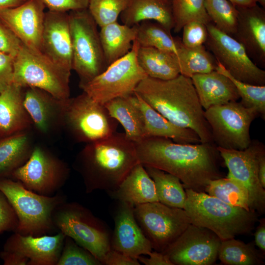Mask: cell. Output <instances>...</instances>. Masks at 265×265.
<instances>
[{
  "mask_svg": "<svg viewBox=\"0 0 265 265\" xmlns=\"http://www.w3.org/2000/svg\"><path fill=\"white\" fill-rule=\"evenodd\" d=\"M139 162L178 177L185 189L205 192L210 182L222 178L220 155L214 144H180L149 137L135 143Z\"/></svg>",
  "mask_w": 265,
  "mask_h": 265,
  "instance_id": "obj_1",
  "label": "cell"
},
{
  "mask_svg": "<svg viewBox=\"0 0 265 265\" xmlns=\"http://www.w3.org/2000/svg\"><path fill=\"white\" fill-rule=\"evenodd\" d=\"M134 92L175 125L193 130L201 143L214 144L191 78L181 74L167 80L147 76Z\"/></svg>",
  "mask_w": 265,
  "mask_h": 265,
  "instance_id": "obj_2",
  "label": "cell"
},
{
  "mask_svg": "<svg viewBox=\"0 0 265 265\" xmlns=\"http://www.w3.org/2000/svg\"><path fill=\"white\" fill-rule=\"evenodd\" d=\"M77 160L86 193L97 190H114L139 163L135 143L125 133L116 132L89 143Z\"/></svg>",
  "mask_w": 265,
  "mask_h": 265,
  "instance_id": "obj_3",
  "label": "cell"
},
{
  "mask_svg": "<svg viewBox=\"0 0 265 265\" xmlns=\"http://www.w3.org/2000/svg\"><path fill=\"white\" fill-rule=\"evenodd\" d=\"M185 191L183 209L191 223L209 229L221 240L249 234L259 221L255 211L231 206L205 192Z\"/></svg>",
  "mask_w": 265,
  "mask_h": 265,
  "instance_id": "obj_4",
  "label": "cell"
},
{
  "mask_svg": "<svg viewBox=\"0 0 265 265\" xmlns=\"http://www.w3.org/2000/svg\"><path fill=\"white\" fill-rule=\"evenodd\" d=\"M0 191L17 215L18 225L14 232L40 236L56 230L52 215L55 209L67 201L64 194L41 195L27 189L18 181L6 178H0Z\"/></svg>",
  "mask_w": 265,
  "mask_h": 265,
  "instance_id": "obj_5",
  "label": "cell"
},
{
  "mask_svg": "<svg viewBox=\"0 0 265 265\" xmlns=\"http://www.w3.org/2000/svg\"><path fill=\"white\" fill-rule=\"evenodd\" d=\"M56 229L89 251L103 265L111 249V233L107 226L87 208L67 201L58 206L52 215Z\"/></svg>",
  "mask_w": 265,
  "mask_h": 265,
  "instance_id": "obj_6",
  "label": "cell"
},
{
  "mask_svg": "<svg viewBox=\"0 0 265 265\" xmlns=\"http://www.w3.org/2000/svg\"><path fill=\"white\" fill-rule=\"evenodd\" d=\"M71 36L72 70L80 83L89 81L108 67L98 25L87 8L68 12Z\"/></svg>",
  "mask_w": 265,
  "mask_h": 265,
  "instance_id": "obj_7",
  "label": "cell"
},
{
  "mask_svg": "<svg viewBox=\"0 0 265 265\" xmlns=\"http://www.w3.org/2000/svg\"><path fill=\"white\" fill-rule=\"evenodd\" d=\"M70 70L23 44L15 57L13 83L42 89L58 100L70 98Z\"/></svg>",
  "mask_w": 265,
  "mask_h": 265,
  "instance_id": "obj_8",
  "label": "cell"
},
{
  "mask_svg": "<svg viewBox=\"0 0 265 265\" xmlns=\"http://www.w3.org/2000/svg\"><path fill=\"white\" fill-rule=\"evenodd\" d=\"M139 47L135 40L127 54L91 80L80 83L83 92L103 105L113 99L133 94L139 82L147 77L137 61Z\"/></svg>",
  "mask_w": 265,
  "mask_h": 265,
  "instance_id": "obj_9",
  "label": "cell"
},
{
  "mask_svg": "<svg viewBox=\"0 0 265 265\" xmlns=\"http://www.w3.org/2000/svg\"><path fill=\"white\" fill-rule=\"evenodd\" d=\"M204 116L216 147L243 150L251 142V124L260 115L255 109L235 101L211 106L204 110Z\"/></svg>",
  "mask_w": 265,
  "mask_h": 265,
  "instance_id": "obj_10",
  "label": "cell"
},
{
  "mask_svg": "<svg viewBox=\"0 0 265 265\" xmlns=\"http://www.w3.org/2000/svg\"><path fill=\"white\" fill-rule=\"evenodd\" d=\"M61 108L72 132L80 141L95 142L116 132L118 122L109 115L104 105L84 92L61 100Z\"/></svg>",
  "mask_w": 265,
  "mask_h": 265,
  "instance_id": "obj_11",
  "label": "cell"
},
{
  "mask_svg": "<svg viewBox=\"0 0 265 265\" xmlns=\"http://www.w3.org/2000/svg\"><path fill=\"white\" fill-rule=\"evenodd\" d=\"M135 219L153 249L163 252L191 224L184 209L159 202L134 206Z\"/></svg>",
  "mask_w": 265,
  "mask_h": 265,
  "instance_id": "obj_12",
  "label": "cell"
},
{
  "mask_svg": "<svg viewBox=\"0 0 265 265\" xmlns=\"http://www.w3.org/2000/svg\"><path fill=\"white\" fill-rule=\"evenodd\" d=\"M206 48L236 79L255 85H265V71L247 54L242 45L212 23L206 25Z\"/></svg>",
  "mask_w": 265,
  "mask_h": 265,
  "instance_id": "obj_13",
  "label": "cell"
},
{
  "mask_svg": "<svg viewBox=\"0 0 265 265\" xmlns=\"http://www.w3.org/2000/svg\"><path fill=\"white\" fill-rule=\"evenodd\" d=\"M216 148L228 169L227 177L236 180L247 189L251 210L259 215L264 214L265 188L258 176L259 157L265 151L264 144L254 140L243 150Z\"/></svg>",
  "mask_w": 265,
  "mask_h": 265,
  "instance_id": "obj_14",
  "label": "cell"
},
{
  "mask_svg": "<svg viewBox=\"0 0 265 265\" xmlns=\"http://www.w3.org/2000/svg\"><path fill=\"white\" fill-rule=\"evenodd\" d=\"M69 173L67 166L39 147H35L28 159L11 176L27 189L52 196L66 183Z\"/></svg>",
  "mask_w": 265,
  "mask_h": 265,
  "instance_id": "obj_15",
  "label": "cell"
},
{
  "mask_svg": "<svg viewBox=\"0 0 265 265\" xmlns=\"http://www.w3.org/2000/svg\"><path fill=\"white\" fill-rule=\"evenodd\" d=\"M220 238L191 223L163 252L173 265H210L218 258Z\"/></svg>",
  "mask_w": 265,
  "mask_h": 265,
  "instance_id": "obj_16",
  "label": "cell"
},
{
  "mask_svg": "<svg viewBox=\"0 0 265 265\" xmlns=\"http://www.w3.org/2000/svg\"><path fill=\"white\" fill-rule=\"evenodd\" d=\"M46 8L42 0H27L17 7L0 11V19L24 46L41 53Z\"/></svg>",
  "mask_w": 265,
  "mask_h": 265,
  "instance_id": "obj_17",
  "label": "cell"
},
{
  "mask_svg": "<svg viewBox=\"0 0 265 265\" xmlns=\"http://www.w3.org/2000/svg\"><path fill=\"white\" fill-rule=\"evenodd\" d=\"M113 219L111 249L136 259L140 256L150 254L153 250L151 243L135 219L133 205L119 202Z\"/></svg>",
  "mask_w": 265,
  "mask_h": 265,
  "instance_id": "obj_18",
  "label": "cell"
},
{
  "mask_svg": "<svg viewBox=\"0 0 265 265\" xmlns=\"http://www.w3.org/2000/svg\"><path fill=\"white\" fill-rule=\"evenodd\" d=\"M41 53L51 60L71 71L72 51L68 12H45Z\"/></svg>",
  "mask_w": 265,
  "mask_h": 265,
  "instance_id": "obj_19",
  "label": "cell"
},
{
  "mask_svg": "<svg viewBox=\"0 0 265 265\" xmlns=\"http://www.w3.org/2000/svg\"><path fill=\"white\" fill-rule=\"evenodd\" d=\"M65 236L59 232L55 235H23L17 232L5 241L3 250L15 252L28 259L27 265H56Z\"/></svg>",
  "mask_w": 265,
  "mask_h": 265,
  "instance_id": "obj_20",
  "label": "cell"
},
{
  "mask_svg": "<svg viewBox=\"0 0 265 265\" xmlns=\"http://www.w3.org/2000/svg\"><path fill=\"white\" fill-rule=\"evenodd\" d=\"M238 11L236 30L233 36L257 65L265 66V10L258 3L236 7Z\"/></svg>",
  "mask_w": 265,
  "mask_h": 265,
  "instance_id": "obj_21",
  "label": "cell"
},
{
  "mask_svg": "<svg viewBox=\"0 0 265 265\" xmlns=\"http://www.w3.org/2000/svg\"><path fill=\"white\" fill-rule=\"evenodd\" d=\"M200 103L205 110L211 106L237 101L240 96L232 80L215 70L191 78Z\"/></svg>",
  "mask_w": 265,
  "mask_h": 265,
  "instance_id": "obj_22",
  "label": "cell"
},
{
  "mask_svg": "<svg viewBox=\"0 0 265 265\" xmlns=\"http://www.w3.org/2000/svg\"><path fill=\"white\" fill-rule=\"evenodd\" d=\"M108 193L118 202L134 206L159 202L154 182L140 162L132 168L115 189Z\"/></svg>",
  "mask_w": 265,
  "mask_h": 265,
  "instance_id": "obj_23",
  "label": "cell"
},
{
  "mask_svg": "<svg viewBox=\"0 0 265 265\" xmlns=\"http://www.w3.org/2000/svg\"><path fill=\"white\" fill-rule=\"evenodd\" d=\"M134 93L144 122L145 138L161 137L170 138L180 144L201 143L197 134L192 129L175 125L152 108Z\"/></svg>",
  "mask_w": 265,
  "mask_h": 265,
  "instance_id": "obj_24",
  "label": "cell"
},
{
  "mask_svg": "<svg viewBox=\"0 0 265 265\" xmlns=\"http://www.w3.org/2000/svg\"><path fill=\"white\" fill-rule=\"evenodd\" d=\"M119 17L123 24L130 26L143 21H152L170 31L174 27L170 0H128L127 6Z\"/></svg>",
  "mask_w": 265,
  "mask_h": 265,
  "instance_id": "obj_25",
  "label": "cell"
},
{
  "mask_svg": "<svg viewBox=\"0 0 265 265\" xmlns=\"http://www.w3.org/2000/svg\"><path fill=\"white\" fill-rule=\"evenodd\" d=\"M23 88L13 83L0 93L1 137L23 132L29 124L23 104Z\"/></svg>",
  "mask_w": 265,
  "mask_h": 265,
  "instance_id": "obj_26",
  "label": "cell"
},
{
  "mask_svg": "<svg viewBox=\"0 0 265 265\" xmlns=\"http://www.w3.org/2000/svg\"><path fill=\"white\" fill-rule=\"evenodd\" d=\"M104 106L109 115L122 125L128 138L137 143L145 138L144 122L134 93L113 99Z\"/></svg>",
  "mask_w": 265,
  "mask_h": 265,
  "instance_id": "obj_27",
  "label": "cell"
},
{
  "mask_svg": "<svg viewBox=\"0 0 265 265\" xmlns=\"http://www.w3.org/2000/svg\"><path fill=\"white\" fill-rule=\"evenodd\" d=\"M137 30V25L130 26L117 21L101 27L100 37L107 66L130 51Z\"/></svg>",
  "mask_w": 265,
  "mask_h": 265,
  "instance_id": "obj_28",
  "label": "cell"
},
{
  "mask_svg": "<svg viewBox=\"0 0 265 265\" xmlns=\"http://www.w3.org/2000/svg\"><path fill=\"white\" fill-rule=\"evenodd\" d=\"M137 59L148 77L167 80L180 74L178 60L175 53L153 47H139Z\"/></svg>",
  "mask_w": 265,
  "mask_h": 265,
  "instance_id": "obj_29",
  "label": "cell"
},
{
  "mask_svg": "<svg viewBox=\"0 0 265 265\" xmlns=\"http://www.w3.org/2000/svg\"><path fill=\"white\" fill-rule=\"evenodd\" d=\"M26 88L23 95L24 107L37 129L45 132L50 128L55 106L60 105L61 100L42 89Z\"/></svg>",
  "mask_w": 265,
  "mask_h": 265,
  "instance_id": "obj_30",
  "label": "cell"
},
{
  "mask_svg": "<svg viewBox=\"0 0 265 265\" xmlns=\"http://www.w3.org/2000/svg\"><path fill=\"white\" fill-rule=\"evenodd\" d=\"M175 42L180 74L190 78L195 74L208 73L215 70L217 62L204 45L187 47L179 38H175Z\"/></svg>",
  "mask_w": 265,
  "mask_h": 265,
  "instance_id": "obj_31",
  "label": "cell"
},
{
  "mask_svg": "<svg viewBox=\"0 0 265 265\" xmlns=\"http://www.w3.org/2000/svg\"><path fill=\"white\" fill-rule=\"evenodd\" d=\"M31 151L23 132L0 139V178L11 175L28 159Z\"/></svg>",
  "mask_w": 265,
  "mask_h": 265,
  "instance_id": "obj_32",
  "label": "cell"
},
{
  "mask_svg": "<svg viewBox=\"0 0 265 265\" xmlns=\"http://www.w3.org/2000/svg\"><path fill=\"white\" fill-rule=\"evenodd\" d=\"M144 167L154 182L159 202L169 207L183 209L186 194L180 180L158 168Z\"/></svg>",
  "mask_w": 265,
  "mask_h": 265,
  "instance_id": "obj_33",
  "label": "cell"
},
{
  "mask_svg": "<svg viewBox=\"0 0 265 265\" xmlns=\"http://www.w3.org/2000/svg\"><path fill=\"white\" fill-rule=\"evenodd\" d=\"M264 256L253 242L246 243L235 238L221 240L218 258L227 265H262Z\"/></svg>",
  "mask_w": 265,
  "mask_h": 265,
  "instance_id": "obj_34",
  "label": "cell"
},
{
  "mask_svg": "<svg viewBox=\"0 0 265 265\" xmlns=\"http://www.w3.org/2000/svg\"><path fill=\"white\" fill-rule=\"evenodd\" d=\"M205 192L231 206L250 210L248 192L236 180L222 177L211 181L206 187Z\"/></svg>",
  "mask_w": 265,
  "mask_h": 265,
  "instance_id": "obj_35",
  "label": "cell"
},
{
  "mask_svg": "<svg viewBox=\"0 0 265 265\" xmlns=\"http://www.w3.org/2000/svg\"><path fill=\"white\" fill-rule=\"evenodd\" d=\"M137 26L135 40L140 47H153L176 54L175 38L163 26L155 21H145Z\"/></svg>",
  "mask_w": 265,
  "mask_h": 265,
  "instance_id": "obj_36",
  "label": "cell"
},
{
  "mask_svg": "<svg viewBox=\"0 0 265 265\" xmlns=\"http://www.w3.org/2000/svg\"><path fill=\"white\" fill-rule=\"evenodd\" d=\"M173 30L180 32L186 23L198 21L206 25L211 20L205 8V0H171Z\"/></svg>",
  "mask_w": 265,
  "mask_h": 265,
  "instance_id": "obj_37",
  "label": "cell"
},
{
  "mask_svg": "<svg viewBox=\"0 0 265 265\" xmlns=\"http://www.w3.org/2000/svg\"><path fill=\"white\" fill-rule=\"evenodd\" d=\"M205 8L215 27L233 37L238 22V11L236 6L228 0H205Z\"/></svg>",
  "mask_w": 265,
  "mask_h": 265,
  "instance_id": "obj_38",
  "label": "cell"
},
{
  "mask_svg": "<svg viewBox=\"0 0 265 265\" xmlns=\"http://www.w3.org/2000/svg\"><path fill=\"white\" fill-rule=\"evenodd\" d=\"M215 70L228 77L234 83L241 98V103L246 107L255 109L265 120V85H255L238 80L218 62Z\"/></svg>",
  "mask_w": 265,
  "mask_h": 265,
  "instance_id": "obj_39",
  "label": "cell"
},
{
  "mask_svg": "<svg viewBox=\"0 0 265 265\" xmlns=\"http://www.w3.org/2000/svg\"><path fill=\"white\" fill-rule=\"evenodd\" d=\"M128 0H89L87 9L100 27L117 21Z\"/></svg>",
  "mask_w": 265,
  "mask_h": 265,
  "instance_id": "obj_40",
  "label": "cell"
},
{
  "mask_svg": "<svg viewBox=\"0 0 265 265\" xmlns=\"http://www.w3.org/2000/svg\"><path fill=\"white\" fill-rule=\"evenodd\" d=\"M89 251L65 236L62 249L56 265H102Z\"/></svg>",
  "mask_w": 265,
  "mask_h": 265,
  "instance_id": "obj_41",
  "label": "cell"
},
{
  "mask_svg": "<svg viewBox=\"0 0 265 265\" xmlns=\"http://www.w3.org/2000/svg\"><path fill=\"white\" fill-rule=\"evenodd\" d=\"M181 41L186 47L193 48L204 45L207 39L208 30L205 24L191 21L183 26Z\"/></svg>",
  "mask_w": 265,
  "mask_h": 265,
  "instance_id": "obj_42",
  "label": "cell"
},
{
  "mask_svg": "<svg viewBox=\"0 0 265 265\" xmlns=\"http://www.w3.org/2000/svg\"><path fill=\"white\" fill-rule=\"evenodd\" d=\"M18 225L17 215L13 207L0 191V234L5 231L15 232Z\"/></svg>",
  "mask_w": 265,
  "mask_h": 265,
  "instance_id": "obj_43",
  "label": "cell"
},
{
  "mask_svg": "<svg viewBox=\"0 0 265 265\" xmlns=\"http://www.w3.org/2000/svg\"><path fill=\"white\" fill-rule=\"evenodd\" d=\"M22 45L20 40L0 19V52L15 57Z\"/></svg>",
  "mask_w": 265,
  "mask_h": 265,
  "instance_id": "obj_44",
  "label": "cell"
},
{
  "mask_svg": "<svg viewBox=\"0 0 265 265\" xmlns=\"http://www.w3.org/2000/svg\"><path fill=\"white\" fill-rule=\"evenodd\" d=\"M15 57L0 52V93L13 83Z\"/></svg>",
  "mask_w": 265,
  "mask_h": 265,
  "instance_id": "obj_45",
  "label": "cell"
},
{
  "mask_svg": "<svg viewBox=\"0 0 265 265\" xmlns=\"http://www.w3.org/2000/svg\"><path fill=\"white\" fill-rule=\"evenodd\" d=\"M49 10L69 12L87 8L89 0H42Z\"/></svg>",
  "mask_w": 265,
  "mask_h": 265,
  "instance_id": "obj_46",
  "label": "cell"
},
{
  "mask_svg": "<svg viewBox=\"0 0 265 265\" xmlns=\"http://www.w3.org/2000/svg\"><path fill=\"white\" fill-rule=\"evenodd\" d=\"M105 265H140L138 259L133 258L122 252L110 249L103 261Z\"/></svg>",
  "mask_w": 265,
  "mask_h": 265,
  "instance_id": "obj_47",
  "label": "cell"
},
{
  "mask_svg": "<svg viewBox=\"0 0 265 265\" xmlns=\"http://www.w3.org/2000/svg\"><path fill=\"white\" fill-rule=\"evenodd\" d=\"M149 257L140 256L137 258L139 263L145 265H173L166 255L162 252L152 251Z\"/></svg>",
  "mask_w": 265,
  "mask_h": 265,
  "instance_id": "obj_48",
  "label": "cell"
},
{
  "mask_svg": "<svg viewBox=\"0 0 265 265\" xmlns=\"http://www.w3.org/2000/svg\"><path fill=\"white\" fill-rule=\"evenodd\" d=\"M0 257L4 265H27L28 259L20 254L12 251L2 250Z\"/></svg>",
  "mask_w": 265,
  "mask_h": 265,
  "instance_id": "obj_49",
  "label": "cell"
},
{
  "mask_svg": "<svg viewBox=\"0 0 265 265\" xmlns=\"http://www.w3.org/2000/svg\"><path fill=\"white\" fill-rule=\"evenodd\" d=\"M260 224L257 226L254 234L255 244L265 254V219L259 220Z\"/></svg>",
  "mask_w": 265,
  "mask_h": 265,
  "instance_id": "obj_50",
  "label": "cell"
},
{
  "mask_svg": "<svg viewBox=\"0 0 265 265\" xmlns=\"http://www.w3.org/2000/svg\"><path fill=\"white\" fill-rule=\"evenodd\" d=\"M258 176L262 186L265 188V151L261 153L259 157Z\"/></svg>",
  "mask_w": 265,
  "mask_h": 265,
  "instance_id": "obj_51",
  "label": "cell"
},
{
  "mask_svg": "<svg viewBox=\"0 0 265 265\" xmlns=\"http://www.w3.org/2000/svg\"><path fill=\"white\" fill-rule=\"evenodd\" d=\"M27 0H0V11L6 9L17 7Z\"/></svg>",
  "mask_w": 265,
  "mask_h": 265,
  "instance_id": "obj_52",
  "label": "cell"
},
{
  "mask_svg": "<svg viewBox=\"0 0 265 265\" xmlns=\"http://www.w3.org/2000/svg\"><path fill=\"white\" fill-rule=\"evenodd\" d=\"M236 7H249L256 5V0H228Z\"/></svg>",
  "mask_w": 265,
  "mask_h": 265,
  "instance_id": "obj_53",
  "label": "cell"
},
{
  "mask_svg": "<svg viewBox=\"0 0 265 265\" xmlns=\"http://www.w3.org/2000/svg\"><path fill=\"white\" fill-rule=\"evenodd\" d=\"M257 3L265 8V0H256Z\"/></svg>",
  "mask_w": 265,
  "mask_h": 265,
  "instance_id": "obj_54",
  "label": "cell"
},
{
  "mask_svg": "<svg viewBox=\"0 0 265 265\" xmlns=\"http://www.w3.org/2000/svg\"><path fill=\"white\" fill-rule=\"evenodd\" d=\"M1 137L0 135V138Z\"/></svg>",
  "mask_w": 265,
  "mask_h": 265,
  "instance_id": "obj_55",
  "label": "cell"
},
{
  "mask_svg": "<svg viewBox=\"0 0 265 265\" xmlns=\"http://www.w3.org/2000/svg\"></svg>",
  "mask_w": 265,
  "mask_h": 265,
  "instance_id": "obj_56",
  "label": "cell"
}]
</instances>
